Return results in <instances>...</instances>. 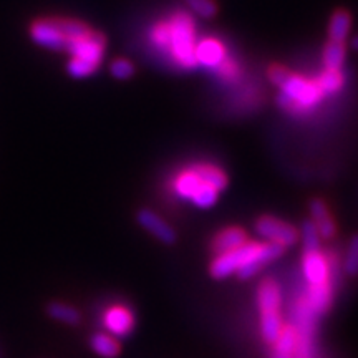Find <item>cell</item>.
<instances>
[{
  "mask_svg": "<svg viewBox=\"0 0 358 358\" xmlns=\"http://www.w3.org/2000/svg\"><path fill=\"white\" fill-rule=\"evenodd\" d=\"M151 43L161 52H166L181 69L192 70L196 62V27L187 12L178 10L168 20L159 22L150 34Z\"/></svg>",
  "mask_w": 358,
  "mask_h": 358,
  "instance_id": "obj_1",
  "label": "cell"
},
{
  "mask_svg": "<svg viewBox=\"0 0 358 358\" xmlns=\"http://www.w3.org/2000/svg\"><path fill=\"white\" fill-rule=\"evenodd\" d=\"M267 77L280 90L277 95V105L290 115L303 116L310 113L325 96L315 80L292 73L282 65H271Z\"/></svg>",
  "mask_w": 358,
  "mask_h": 358,
  "instance_id": "obj_2",
  "label": "cell"
},
{
  "mask_svg": "<svg viewBox=\"0 0 358 358\" xmlns=\"http://www.w3.org/2000/svg\"><path fill=\"white\" fill-rule=\"evenodd\" d=\"M282 252H284V248L277 244L248 241L232 252L216 256L211 264V275L216 279H226L232 274H237L244 280L250 279L257 275L266 264L280 257Z\"/></svg>",
  "mask_w": 358,
  "mask_h": 358,
  "instance_id": "obj_3",
  "label": "cell"
},
{
  "mask_svg": "<svg viewBox=\"0 0 358 358\" xmlns=\"http://www.w3.org/2000/svg\"><path fill=\"white\" fill-rule=\"evenodd\" d=\"M106 37L96 30H90L82 37L71 40L66 45V50L70 53L69 73L73 78H87L100 69L103 55H105Z\"/></svg>",
  "mask_w": 358,
  "mask_h": 358,
  "instance_id": "obj_4",
  "label": "cell"
},
{
  "mask_svg": "<svg viewBox=\"0 0 358 358\" xmlns=\"http://www.w3.org/2000/svg\"><path fill=\"white\" fill-rule=\"evenodd\" d=\"M173 191L178 198L191 201L196 208L201 209H208L216 204L219 196L217 189L203 181L194 164L179 171L173 178Z\"/></svg>",
  "mask_w": 358,
  "mask_h": 358,
  "instance_id": "obj_5",
  "label": "cell"
},
{
  "mask_svg": "<svg viewBox=\"0 0 358 358\" xmlns=\"http://www.w3.org/2000/svg\"><path fill=\"white\" fill-rule=\"evenodd\" d=\"M257 306L261 313V329L275 332L284 322L280 317V289L275 280L264 279L257 287Z\"/></svg>",
  "mask_w": 358,
  "mask_h": 358,
  "instance_id": "obj_6",
  "label": "cell"
},
{
  "mask_svg": "<svg viewBox=\"0 0 358 358\" xmlns=\"http://www.w3.org/2000/svg\"><path fill=\"white\" fill-rule=\"evenodd\" d=\"M30 37L37 45L53 52H65L69 38L64 32L62 17L38 19L30 25Z\"/></svg>",
  "mask_w": 358,
  "mask_h": 358,
  "instance_id": "obj_7",
  "label": "cell"
},
{
  "mask_svg": "<svg viewBox=\"0 0 358 358\" xmlns=\"http://www.w3.org/2000/svg\"><path fill=\"white\" fill-rule=\"evenodd\" d=\"M302 271L307 280V289H332V266L329 257L319 250L306 252L302 257Z\"/></svg>",
  "mask_w": 358,
  "mask_h": 358,
  "instance_id": "obj_8",
  "label": "cell"
},
{
  "mask_svg": "<svg viewBox=\"0 0 358 358\" xmlns=\"http://www.w3.org/2000/svg\"><path fill=\"white\" fill-rule=\"evenodd\" d=\"M256 232L266 243L277 244L284 249L295 244L299 239V232L289 222L274 216L259 217L256 222Z\"/></svg>",
  "mask_w": 358,
  "mask_h": 358,
  "instance_id": "obj_9",
  "label": "cell"
},
{
  "mask_svg": "<svg viewBox=\"0 0 358 358\" xmlns=\"http://www.w3.org/2000/svg\"><path fill=\"white\" fill-rule=\"evenodd\" d=\"M103 325L113 337H124L134 329V315L127 306H111L103 313Z\"/></svg>",
  "mask_w": 358,
  "mask_h": 358,
  "instance_id": "obj_10",
  "label": "cell"
},
{
  "mask_svg": "<svg viewBox=\"0 0 358 358\" xmlns=\"http://www.w3.org/2000/svg\"><path fill=\"white\" fill-rule=\"evenodd\" d=\"M226 47L217 38H203L196 45V62L206 69L217 70L226 62Z\"/></svg>",
  "mask_w": 358,
  "mask_h": 358,
  "instance_id": "obj_11",
  "label": "cell"
},
{
  "mask_svg": "<svg viewBox=\"0 0 358 358\" xmlns=\"http://www.w3.org/2000/svg\"><path fill=\"white\" fill-rule=\"evenodd\" d=\"M138 222L163 244H173L176 241V232H174L173 227L151 209H141L138 213Z\"/></svg>",
  "mask_w": 358,
  "mask_h": 358,
  "instance_id": "obj_12",
  "label": "cell"
},
{
  "mask_svg": "<svg viewBox=\"0 0 358 358\" xmlns=\"http://www.w3.org/2000/svg\"><path fill=\"white\" fill-rule=\"evenodd\" d=\"M245 243H248V234L241 227H226V229L219 231L214 236L211 249L216 256H221V254H227L239 249Z\"/></svg>",
  "mask_w": 358,
  "mask_h": 358,
  "instance_id": "obj_13",
  "label": "cell"
},
{
  "mask_svg": "<svg viewBox=\"0 0 358 358\" xmlns=\"http://www.w3.org/2000/svg\"><path fill=\"white\" fill-rule=\"evenodd\" d=\"M310 214H312V222L315 224L317 231H319L320 239H332L335 236V227L334 219L330 217L329 208L322 199H313L310 203Z\"/></svg>",
  "mask_w": 358,
  "mask_h": 358,
  "instance_id": "obj_14",
  "label": "cell"
},
{
  "mask_svg": "<svg viewBox=\"0 0 358 358\" xmlns=\"http://www.w3.org/2000/svg\"><path fill=\"white\" fill-rule=\"evenodd\" d=\"M297 347V334L292 325H284L279 338L272 343L271 358H294Z\"/></svg>",
  "mask_w": 358,
  "mask_h": 358,
  "instance_id": "obj_15",
  "label": "cell"
},
{
  "mask_svg": "<svg viewBox=\"0 0 358 358\" xmlns=\"http://www.w3.org/2000/svg\"><path fill=\"white\" fill-rule=\"evenodd\" d=\"M350 29H352L350 13L343 10V8H340V10L334 13L332 19H330L329 37L330 40H335V42L345 43L348 34H350Z\"/></svg>",
  "mask_w": 358,
  "mask_h": 358,
  "instance_id": "obj_16",
  "label": "cell"
},
{
  "mask_svg": "<svg viewBox=\"0 0 358 358\" xmlns=\"http://www.w3.org/2000/svg\"><path fill=\"white\" fill-rule=\"evenodd\" d=\"M345 43L343 42H335V40H329L324 47V55H322V60H324V65L327 70H340L342 69L343 62H345Z\"/></svg>",
  "mask_w": 358,
  "mask_h": 358,
  "instance_id": "obj_17",
  "label": "cell"
},
{
  "mask_svg": "<svg viewBox=\"0 0 358 358\" xmlns=\"http://www.w3.org/2000/svg\"><path fill=\"white\" fill-rule=\"evenodd\" d=\"M48 315L52 317L53 320L62 322L65 325H78L80 320H82V315L75 307L69 306V303L64 302H53L47 308Z\"/></svg>",
  "mask_w": 358,
  "mask_h": 358,
  "instance_id": "obj_18",
  "label": "cell"
},
{
  "mask_svg": "<svg viewBox=\"0 0 358 358\" xmlns=\"http://www.w3.org/2000/svg\"><path fill=\"white\" fill-rule=\"evenodd\" d=\"M92 343V348L95 350L98 355L103 358H115L120 353V343L113 335L106 334H95L90 340Z\"/></svg>",
  "mask_w": 358,
  "mask_h": 358,
  "instance_id": "obj_19",
  "label": "cell"
},
{
  "mask_svg": "<svg viewBox=\"0 0 358 358\" xmlns=\"http://www.w3.org/2000/svg\"><path fill=\"white\" fill-rule=\"evenodd\" d=\"M317 85H319L322 93L324 95H334V93H337L342 90L343 87V82H345V78H343V73L342 70H324L319 77L315 78Z\"/></svg>",
  "mask_w": 358,
  "mask_h": 358,
  "instance_id": "obj_20",
  "label": "cell"
},
{
  "mask_svg": "<svg viewBox=\"0 0 358 358\" xmlns=\"http://www.w3.org/2000/svg\"><path fill=\"white\" fill-rule=\"evenodd\" d=\"M302 243L306 252H312V250L320 249V236L317 231L315 224L312 221H306L302 226Z\"/></svg>",
  "mask_w": 358,
  "mask_h": 358,
  "instance_id": "obj_21",
  "label": "cell"
},
{
  "mask_svg": "<svg viewBox=\"0 0 358 358\" xmlns=\"http://www.w3.org/2000/svg\"><path fill=\"white\" fill-rule=\"evenodd\" d=\"M186 3L189 10L201 17V19H213L217 12L214 0H186Z\"/></svg>",
  "mask_w": 358,
  "mask_h": 358,
  "instance_id": "obj_22",
  "label": "cell"
},
{
  "mask_svg": "<svg viewBox=\"0 0 358 358\" xmlns=\"http://www.w3.org/2000/svg\"><path fill=\"white\" fill-rule=\"evenodd\" d=\"M343 267H345L348 275H358V234L353 236L350 244H348Z\"/></svg>",
  "mask_w": 358,
  "mask_h": 358,
  "instance_id": "obj_23",
  "label": "cell"
},
{
  "mask_svg": "<svg viewBox=\"0 0 358 358\" xmlns=\"http://www.w3.org/2000/svg\"><path fill=\"white\" fill-rule=\"evenodd\" d=\"M110 71L116 80H128L129 77H133L134 66L127 58H116V60L111 62Z\"/></svg>",
  "mask_w": 358,
  "mask_h": 358,
  "instance_id": "obj_24",
  "label": "cell"
},
{
  "mask_svg": "<svg viewBox=\"0 0 358 358\" xmlns=\"http://www.w3.org/2000/svg\"><path fill=\"white\" fill-rule=\"evenodd\" d=\"M216 71L224 80H234L239 75V69H237V65L232 60H229V58H226V62Z\"/></svg>",
  "mask_w": 358,
  "mask_h": 358,
  "instance_id": "obj_25",
  "label": "cell"
},
{
  "mask_svg": "<svg viewBox=\"0 0 358 358\" xmlns=\"http://www.w3.org/2000/svg\"><path fill=\"white\" fill-rule=\"evenodd\" d=\"M352 47H353V48H355V50H358V35H357V37H355V38H353V40H352Z\"/></svg>",
  "mask_w": 358,
  "mask_h": 358,
  "instance_id": "obj_26",
  "label": "cell"
}]
</instances>
